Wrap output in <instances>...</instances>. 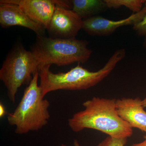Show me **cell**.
Wrapping results in <instances>:
<instances>
[{
	"mask_svg": "<svg viewBox=\"0 0 146 146\" xmlns=\"http://www.w3.org/2000/svg\"><path fill=\"white\" fill-rule=\"evenodd\" d=\"M116 100L94 97L84 102V109L69 119L68 125L75 132L91 129L113 138L131 137L133 134L132 128L118 115Z\"/></svg>",
	"mask_w": 146,
	"mask_h": 146,
	"instance_id": "1",
	"label": "cell"
},
{
	"mask_svg": "<svg viewBox=\"0 0 146 146\" xmlns=\"http://www.w3.org/2000/svg\"><path fill=\"white\" fill-rule=\"evenodd\" d=\"M146 16V1L142 10L133 13L125 19L111 21L99 16H95L83 20L82 28L87 34L92 36H108L118 29L125 26L132 25L142 21Z\"/></svg>",
	"mask_w": 146,
	"mask_h": 146,
	"instance_id": "7",
	"label": "cell"
},
{
	"mask_svg": "<svg viewBox=\"0 0 146 146\" xmlns=\"http://www.w3.org/2000/svg\"><path fill=\"white\" fill-rule=\"evenodd\" d=\"M146 0H105L108 9H118L124 6L132 11L133 13L141 11Z\"/></svg>",
	"mask_w": 146,
	"mask_h": 146,
	"instance_id": "12",
	"label": "cell"
},
{
	"mask_svg": "<svg viewBox=\"0 0 146 146\" xmlns=\"http://www.w3.org/2000/svg\"><path fill=\"white\" fill-rule=\"evenodd\" d=\"M74 146H80V145L79 143H78V141H77V140H75L74 141ZM61 146H67L66 145H61Z\"/></svg>",
	"mask_w": 146,
	"mask_h": 146,
	"instance_id": "17",
	"label": "cell"
},
{
	"mask_svg": "<svg viewBox=\"0 0 146 146\" xmlns=\"http://www.w3.org/2000/svg\"><path fill=\"white\" fill-rule=\"evenodd\" d=\"M116 106L118 115L121 119L131 127L136 128L146 133V111L139 97L117 100Z\"/></svg>",
	"mask_w": 146,
	"mask_h": 146,
	"instance_id": "10",
	"label": "cell"
},
{
	"mask_svg": "<svg viewBox=\"0 0 146 146\" xmlns=\"http://www.w3.org/2000/svg\"><path fill=\"white\" fill-rule=\"evenodd\" d=\"M83 20L72 9L56 5L54 12L48 29L53 38H75L82 28Z\"/></svg>",
	"mask_w": 146,
	"mask_h": 146,
	"instance_id": "6",
	"label": "cell"
},
{
	"mask_svg": "<svg viewBox=\"0 0 146 146\" xmlns=\"http://www.w3.org/2000/svg\"><path fill=\"white\" fill-rule=\"evenodd\" d=\"M39 65L31 51L20 45L7 55L0 70V79L7 89L11 102H16L18 89L31 82L33 76L39 72Z\"/></svg>",
	"mask_w": 146,
	"mask_h": 146,
	"instance_id": "5",
	"label": "cell"
},
{
	"mask_svg": "<svg viewBox=\"0 0 146 146\" xmlns=\"http://www.w3.org/2000/svg\"><path fill=\"white\" fill-rule=\"evenodd\" d=\"M144 140L143 142L133 144L131 146H146V133L144 136Z\"/></svg>",
	"mask_w": 146,
	"mask_h": 146,
	"instance_id": "16",
	"label": "cell"
},
{
	"mask_svg": "<svg viewBox=\"0 0 146 146\" xmlns=\"http://www.w3.org/2000/svg\"><path fill=\"white\" fill-rule=\"evenodd\" d=\"M142 104L144 108H146V97L143 100H142Z\"/></svg>",
	"mask_w": 146,
	"mask_h": 146,
	"instance_id": "18",
	"label": "cell"
},
{
	"mask_svg": "<svg viewBox=\"0 0 146 146\" xmlns=\"http://www.w3.org/2000/svg\"><path fill=\"white\" fill-rule=\"evenodd\" d=\"M15 4L33 21L48 30L55 9L56 1L53 0H2Z\"/></svg>",
	"mask_w": 146,
	"mask_h": 146,
	"instance_id": "9",
	"label": "cell"
},
{
	"mask_svg": "<svg viewBox=\"0 0 146 146\" xmlns=\"http://www.w3.org/2000/svg\"><path fill=\"white\" fill-rule=\"evenodd\" d=\"M88 45L86 40L76 38L60 39L37 36L31 51L39 69L42 66L52 64L61 66L85 63L92 52Z\"/></svg>",
	"mask_w": 146,
	"mask_h": 146,
	"instance_id": "4",
	"label": "cell"
},
{
	"mask_svg": "<svg viewBox=\"0 0 146 146\" xmlns=\"http://www.w3.org/2000/svg\"><path fill=\"white\" fill-rule=\"evenodd\" d=\"M124 48L117 50L102 69L91 72L79 64L67 72L54 73L50 70V65L39 68L40 86L43 98L48 93L58 90H86L100 83L108 76L118 63L125 57Z\"/></svg>",
	"mask_w": 146,
	"mask_h": 146,
	"instance_id": "2",
	"label": "cell"
},
{
	"mask_svg": "<svg viewBox=\"0 0 146 146\" xmlns=\"http://www.w3.org/2000/svg\"><path fill=\"white\" fill-rule=\"evenodd\" d=\"M72 10L82 20L95 16L108 9L105 0H73Z\"/></svg>",
	"mask_w": 146,
	"mask_h": 146,
	"instance_id": "11",
	"label": "cell"
},
{
	"mask_svg": "<svg viewBox=\"0 0 146 146\" xmlns=\"http://www.w3.org/2000/svg\"><path fill=\"white\" fill-rule=\"evenodd\" d=\"M136 33L144 38V46L146 47V16L140 22L133 26Z\"/></svg>",
	"mask_w": 146,
	"mask_h": 146,
	"instance_id": "14",
	"label": "cell"
},
{
	"mask_svg": "<svg viewBox=\"0 0 146 146\" xmlns=\"http://www.w3.org/2000/svg\"><path fill=\"white\" fill-rule=\"evenodd\" d=\"M127 138H117L108 136L97 146H124Z\"/></svg>",
	"mask_w": 146,
	"mask_h": 146,
	"instance_id": "13",
	"label": "cell"
},
{
	"mask_svg": "<svg viewBox=\"0 0 146 146\" xmlns=\"http://www.w3.org/2000/svg\"><path fill=\"white\" fill-rule=\"evenodd\" d=\"M6 114V111L5 107H4L2 104L1 103L0 104V117L2 118Z\"/></svg>",
	"mask_w": 146,
	"mask_h": 146,
	"instance_id": "15",
	"label": "cell"
},
{
	"mask_svg": "<svg viewBox=\"0 0 146 146\" xmlns=\"http://www.w3.org/2000/svg\"><path fill=\"white\" fill-rule=\"evenodd\" d=\"M0 25L3 28L19 26L30 29L37 36H44L46 29L33 21L15 4L0 1Z\"/></svg>",
	"mask_w": 146,
	"mask_h": 146,
	"instance_id": "8",
	"label": "cell"
},
{
	"mask_svg": "<svg viewBox=\"0 0 146 146\" xmlns=\"http://www.w3.org/2000/svg\"><path fill=\"white\" fill-rule=\"evenodd\" d=\"M39 72L33 76L31 82L24 91L23 95L14 112L7 116L8 123L15 126V132L23 134L37 131L46 125L50 115V102L42 95L38 85Z\"/></svg>",
	"mask_w": 146,
	"mask_h": 146,
	"instance_id": "3",
	"label": "cell"
}]
</instances>
